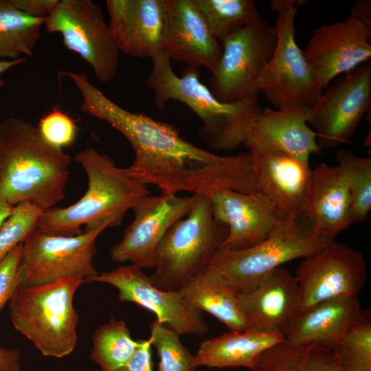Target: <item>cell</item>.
Masks as SVG:
<instances>
[{
    "instance_id": "obj_18",
    "label": "cell",
    "mask_w": 371,
    "mask_h": 371,
    "mask_svg": "<svg viewBox=\"0 0 371 371\" xmlns=\"http://www.w3.org/2000/svg\"><path fill=\"white\" fill-rule=\"evenodd\" d=\"M308 108L298 104L262 107L245 126L242 145L249 150H278L310 168L311 155L322 149L308 124Z\"/></svg>"
},
{
    "instance_id": "obj_33",
    "label": "cell",
    "mask_w": 371,
    "mask_h": 371,
    "mask_svg": "<svg viewBox=\"0 0 371 371\" xmlns=\"http://www.w3.org/2000/svg\"><path fill=\"white\" fill-rule=\"evenodd\" d=\"M179 335L157 319L150 323V336L159 358L158 371H196L195 356L183 344Z\"/></svg>"
},
{
    "instance_id": "obj_5",
    "label": "cell",
    "mask_w": 371,
    "mask_h": 371,
    "mask_svg": "<svg viewBox=\"0 0 371 371\" xmlns=\"http://www.w3.org/2000/svg\"><path fill=\"white\" fill-rule=\"evenodd\" d=\"M85 283L82 278L72 277L36 286L19 285L8 302L14 328L43 356L62 358L74 351L79 316L73 300Z\"/></svg>"
},
{
    "instance_id": "obj_15",
    "label": "cell",
    "mask_w": 371,
    "mask_h": 371,
    "mask_svg": "<svg viewBox=\"0 0 371 371\" xmlns=\"http://www.w3.org/2000/svg\"><path fill=\"white\" fill-rule=\"evenodd\" d=\"M94 282L115 286L120 302H133L151 311L159 322L167 324L179 335L202 336L210 330L203 313L190 306L181 291L158 288L149 276L133 265L99 273L91 281Z\"/></svg>"
},
{
    "instance_id": "obj_7",
    "label": "cell",
    "mask_w": 371,
    "mask_h": 371,
    "mask_svg": "<svg viewBox=\"0 0 371 371\" xmlns=\"http://www.w3.org/2000/svg\"><path fill=\"white\" fill-rule=\"evenodd\" d=\"M335 240L319 233L303 215L282 223L261 243L244 249H219L207 267L238 292L254 286L282 264L306 258Z\"/></svg>"
},
{
    "instance_id": "obj_32",
    "label": "cell",
    "mask_w": 371,
    "mask_h": 371,
    "mask_svg": "<svg viewBox=\"0 0 371 371\" xmlns=\"http://www.w3.org/2000/svg\"><path fill=\"white\" fill-rule=\"evenodd\" d=\"M333 351L343 371H371V311L362 309Z\"/></svg>"
},
{
    "instance_id": "obj_30",
    "label": "cell",
    "mask_w": 371,
    "mask_h": 371,
    "mask_svg": "<svg viewBox=\"0 0 371 371\" xmlns=\"http://www.w3.org/2000/svg\"><path fill=\"white\" fill-rule=\"evenodd\" d=\"M335 156L350 194L352 223L364 222L371 210V158L343 148Z\"/></svg>"
},
{
    "instance_id": "obj_24",
    "label": "cell",
    "mask_w": 371,
    "mask_h": 371,
    "mask_svg": "<svg viewBox=\"0 0 371 371\" xmlns=\"http://www.w3.org/2000/svg\"><path fill=\"white\" fill-rule=\"evenodd\" d=\"M362 310L358 297H341L318 302L300 312L284 334L292 344H318L333 350Z\"/></svg>"
},
{
    "instance_id": "obj_8",
    "label": "cell",
    "mask_w": 371,
    "mask_h": 371,
    "mask_svg": "<svg viewBox=\"0 0 371 371\" xmlns=\"http://www.w3.org/2000/svg\"><path fill=\"white\" fill-rule=\"evenodd\" d=\"M303 1L271 0V10L277 14L273 25L276 45L273 56L260 76L256 89L276 109L289 104L313 106L324 89L295 41V18Z\"/></svg>"
},
{
    "instance_id": "obj_35",
    "label": "cell",
    "mask_w": 371,
    "mask_h": 371,
    "mask_svg": "<svg viewBox=\"0 0 371 371\" xmlns=\"http://www.w3.org/2000/svg\"><path fill=\"white\" fill-rule=\"evenodd\" d=\"M37 127L47 142L60 149L71 146L77 136L75 121L56 107L40 120Z\"/></svg>"
},
{
    "instance_id": "obj_3",
    "label": "cell",
    "mask_w": 371,
    "mask_h": 371,
    "mask_svg": "<svg viewBox=\"0 0 371 371\" xmlns=\"http://www.w3.org/2000/svg\"><path fill=\"white\" fill-rule=\"evenodd\" d=\"M75 160L87 175V190L69 206L43 211L36 228L42 233L71 236L82 234V227L88 232L118 226L127 212L150 194L146 185L91 146L78 151Z\"/></svg>"
},
{
    "instance_id": "obj_12",
    "label": "cell",
    "mask_w": 371,
    "mask_h": 371,
    "mask_svg": "<svg viewBox=\"0 0 371 371\" xmlns=\"http://www.w3.org/2000/svg\"><path fill=\"white\" fill-rule=\"evenodd\" d=\"M336 78L308 108V124L321 149L350 142L370 109V61Z\"/></svg>"
},
{
    "instance_id": "obj_6",
    "label": "cell",
    "mask_w": 371,
    "mask_h": 371,
    "mask_svg": "<svg viewBox=\"0 0 371 371\" xmlns=\"http://www.w3.org/2000/svg\"><path fill=\"white\" fill-rule=\"evenodd\" d=\"M194 196L188 214L169 229L157 247L155 271L149 276L162 290L180 291L208 266L227 236V227L213 215L210 197Z\"/></svg>"
},
{
    "instance_id": "obj_1",
    "label": "cell",
    "mask_w": 371,
    "mask_h": 371,
    "mask_svg": "<svg viewBox=\"0 0 371 371\" xmlns=\"http://www.w3.org/2000/svg\"><path fill=\"white\" fill-rule=\"evenodd\" d=\"M77 89L81 111L107 122L131 144L134 160L126 170L138 181L161 192L209 197L217 190L246 188L250 173L243 154L219 155L199 148L175 126L119 106L89 79L80 81Z\"/></svg>"
},
{
    "instance_id": "obj_34",
    "label": "cell",
    "mask_w": 371,
    "mask_h": 371,
    "mask_svg": "<svg viewBox=\"0 0 371 371\" xmlns=\"http://www.w3.org/2000/svg\"><path fill=\"white\" fill-rule=\"evenodd\" d=\"M43 212L27 202L13 207L10 215L0 227V262L37 228Z\"/></svg>"
},
{
    "instance_id": "obj_31",
    "label": "cell",
    "mask_w": 371,
    "mask_h": 371,
    "mask_svg": "<svg viewBox=\"0 0 371 371\" xmlns=\"http://www.w3.org/2000/svg\"><path fill=\"white\" fill-rule=\"evenodd\" d=\"M209 27L222 41L260 16L254 0H194Z\"/></svg>"
},
{
    "instance_id": "obj_14",
    "label": "cell",
    "mask_w": 371,
    "mask_h": 371,
    "mask_svg": "<svg viewBox=\"0 0 371 371\" xmlns=\"http://www.w3.org/2000/svg\"><path fill=\"white\" fill-rule=\"evenodd\" d=\"M194 198V194L179 196L161 192L142 199L132 209L134 218L121 240L111 248V259L130 262L142 269L154 268L157 245L169 229L188 214Z\"/></svg>"
},
{
    "instance_id": "obj_25",
    "label": "cell",
    "mask_w": 371,
    "mask_h": 371,
    "mask_svg": "<svg viewBox=\"0 0 371 371\" xmlns=\"http://www.w3.org/2000/svg\"><path fill=\"white\" fill-rule=\"evenodd\" d=\"M282 333L250 328L205 339L195 356L196 366L254 368L268 349L284 341Z\"/></svg>"
},
{
    "instance_id": "obj_16",
    "label": "cell",
    "mask_w": 371,
    "mask_h": 371,
    "mask_svg": "<svg viewBox=\"0 0 371 371\" xmlns=\"http://www.w3.org/2000/svg\"><path fill=\"white\" fill-rule=\"evenodd\" d=\"M318 84L325 89L339 76L370 61L371 25L350 16L313 31L303 50Z\"/></svg>"
},
{
    "instance_id": "obj_2",
    "label": "cell",
    "mask_w": 371,
    "mask_h": 371,
    "mask_svg": "<svg viewBox=\"0 0 371 371\" xmlns=\"http://www.w3.org/2000/svg\"><path fill=\"white\" fill-rule=\"evenodd\" d=\"M71 157L47 142L37 126L19 117L0 122V202L30 203L43 211L65 196Z\"/></svg>"
},
{
    "instance_id": "obj_17",
    "label": "cell",
    "mask_w": 371,
    "mask_h": 371,
    "mask_svg": "<svg viewBox=\"0 0 371 371\" xmlns=\"http://www.w3.org/2000/svg\"><path fill=\"white\" fill-rule=\"evenodd\" d=\"M210 199L214 218L228 229L221 249L240 250L254 247L287 221L260 191L217 190Z\"/></svg>"
},
{
    "instance_id": "obj_21",
    "label": "cell",
    "mask_w": 371,
    "mask_h": 371,
    "mask_svg": "<svg viewBox=\"0 0 371 371\" xmlns=\"http://www.w3.org/2000/svg\"><path fill=\"white\" fill-rule=\"evenodd\" d=\"M238 293L252 328L284 335L300 312L298 282L283 266L252 288Z\"/></svg>"
},
{
    "instance_id": "obj_39",
    "label": "cell",
    "mask_w": 371,
    "mask_h": 371,
    "mask_svg": "<svg viewBox=\"0 0 371 371\" xmlns=\"http://www.w3.org/2000/svg\"><path fill=\"white\" fill-rule=\"evenodd\" d=\"M21 352L18 349L0 347V371H20Z\"/></svg>"
},
{
    "instance_id": "obj_9",
    "label": "cell",
    "mask_w": 371,
    "mask_h": 371,
    "mask_svg": "<svg viewBox=\"0 0 371 371\" xmlns=\"http://www.w3.org/2000/svg\"><path fill=\"white\" fill-rule=\"evenodd\" d=\"M276 41L274 27L259 16L221 41V55L210 79L212 94L225 103L258 95L256 84Z\"/></svg>"
},
{
    "instance_id": "obj_22",
    "label": "cell",
    "mask_w": 371,
    "mask_h": 371,
    "mask_svg": "<svg viewBox=\"0 0 371 371\" xmlns=\"http://www.w3.org/2000/svg\"><path fill=\"white\" fill-rule=\"evenodd\" d=\"M248 152L259 190L272 202L282 218L292 221L303 216L311 168L278 150Z\"/></svg>"
},
{
    "instance_id": "obj_37",
    "label": "cell",
    "mask_w": 371,
    "mask_h": 371,
    "mask_svg": "<svg viewBox=\"0 0 371 371\" xmlns=\"http://www.w3.org/2000/svg\"><path fill=\"white\" fill-rule=\"evenodd\" d=\"M151 339H143L128 362L117 371H154Z\"/></svg>"
},
{
    "instance_id": "obj_26",
    "label": "cell",
    "mask_w": 371,
    "mask_h": 371,
    "mask_svg": "<svg viewBox=\"0 0 371 371\" xmlns=\"http://www.w3.org/2000/svg\"><path fill=\"white\" fill-rule=\"evenodd\" d=\"M180 291L190 306L212 315L230 330L252 328L238 291L207 267L192 278Z\"/></svg>"
},
{
    "instance_id": "obj_38",
    "label": "cell",
    "mask_w": 371,
    "mask_h": 371,
    "mask_svg": "<svg viewBox=\"0 0 371 371\" xmlns=\"http://www.w3.org/2000/svg\"><path fill=\"white\" fill-rule=\"evenodd\" d=\"M11 3L25 14L45 19L54 9L58 0H10Z\"/></svg>"
},
{
    "instance_id": "obj_11",
    "label": "cell",
    "mask_w": 371,
    "mask_h": 371,
    "mask_svg": "<svg viewBox=\"0 0 371 371\" xmlns=\"http://www.w3.org/2000/svg\"><path fill=\"white\" fill-rule=\"evenodd\" d=\"M104 229L67 236L35 229L22 243L19 265L21 285L36 286L72 277L91 282L99 273L93 265L95 241Z\"/></svg>"
},
{
    "instance_id": "obj_29",
    "label": "cell",
    "mask_w": 371,
    "mask_h": 371,
    "mask_svg": "<svg viewBox=\"0 0 371 371\" xmlns=\"http://www.w3.org/2000/svg\"><path fill=\"white\" fill-rule=\"evenodd\" d=\"M90 359L102 371H117L131 359L143 339L135 340L123 319L111 317L93 334Z\"/></svg>"
},
{
    "instance_id": "obj_13",
    "label": "cell",
    "mask_w": 371,
    "mask_h": 371,
    "mask_svg": "<svg viewBox=\"0 0 371 371\" xmlns=\"http://www.w3.org/2000/svg\"><path fill=\"white\" fill-rule=\"evenodd\" d=\"M367 273L362 253L335 240L304 258L295 274L300 290V312L326 300L358 297Z\"/></svg>"
},
{
    "instance_id": "obj_40",
    "label": "cell",
    "mask_w": 371,
    "mask_h": 371,
    "mask_svg": "<svg viewBox=\"0 0 371 371\" xmlns=\"http://www.w3.org/2000/svg\"><path fill=\"white\" fill-rule=\"evenodd\" d=\"M349 16L371 25V1L370 0L356 1Z\"/></svg>"
},
{
    "instance_id": "obj_4",
    "label": "cell",
    "mask_w": 371,
    "mask_h": 371,
    "mask_svg": "<svg viewBox=\"0 0 371 371\" xmlns=\"http://www.w3.org/2000/svg\"><path fill=\"white\" fill-rule=\"evenodd\" d=\"M151 60L146 82L157 108H164L169 100L187 105L202 122L201 137L215 150H231L242 145L245 126L262 108L258 95L232 103L220 102L201 82L198 69L186 67L179 76L164 52Z\"/></svg>"
},
{
    "instance_id": "obj_23",
    "label": "cell",
    "mask_w": 371,
    "mask_h": 371,
    "mask_svg": "<svg viewBox=\"0 0 371 371\" xmlns=\"http://www.w3.org/2000/svg\"><path fill=\"white\" fill-rule=\"evenodd\" d=\"M303 215L332 240L352 224L350 194L338 166L323 163L311 170Z\"/></svg>"
},
{
    "instance_id": "obj_27",
    "label": "cell",
    "mask_w": 371,
    "mask_h": 371,
    "mask_svg": "<svg viewBox=\"0 0 371 371\" xmlns=\"http://www.w3.org/2000/svg\"><path fill=\"white\" fill-rule=\"evenodd\" d=\"M248 371H343L333 350L318 344L284 341L266 350Z\"/></svg>"
},
{
    "instance_id": "obj_10",
    "label": "cell",
    "mask_w": 371,
    "mask_h": 371,
    "mask_svg": "<svg viewBox=\"0 0 371 371\" xmlns=\"http://www.w3.org/2000/svg\"><path fill=\"white\" fill-rule=\"evenodd\" d=\"M43 27L49 34H59L65 47L91 66L100 82L116 76L120 51L101 8L93 1L58 0Z\"/></svg>"
},
{
    "instance_id": "obj_19",
    "label": "cell",
    "mask_w": 371,
    "mask_h": 371,
    "mask_svg": "<svg viewBox=\"0 0 371 371\" xmlns=\"http://www.w3.org/2000/svg\"><path fill=\"white\" fill-rule=\"evenodd\" d=\"M105 3L120 52L152 59L164 52L168 0H106Z\"/></svg>"
},
{
    "instance_id": "obj_41",
    "label": "cell",
    "mask_w": 371,
    "mask_h": 371,
    "mask_svg": "<svg viewBox=\"0 0 371 371\" xmlns=\"http://www.w3.org/2000/svg\"><path fill=\"white\" fill-rule=\"evenodd\" d=\"M26 58L15 60H0V90L5 86V81L1 79V75L10 69L25 63Z\"/></svg>"
},
{
    "instance_id": "obj_20",
    "label": "cell",
    "mask_w": 371,
    "mask_h": 371,
    "mask_svg": "<svg viewBox=\"0 0 371 371\" xmlns=\"http://www.w3.org/2000/svg\"><path fill=\"white\" fill-rule=\"evenodd\" d=\"M164 52L187 67H204L212 73L222 52L194 0H168Z\"/></svg>"
},
{
    "instance_id": "obj_36",
    "label": "cell",
    "mask_w": 371,
    "mask_h": 371,
    "mask_svg": "<svg viewBox=\"0 0 371 371\" xmlns=\"http://www.w3.org/2000/svg\"><path fill=\"white\" fill-rule=\"evenodd\" d=\"M22 243L0 262V313L21 285L19 265Z\"/></svg>"
},
{
    "instance_id": "obj_28",
    "label": "cell",
    "mask_w": 371,
    "mask_h": 371,
    "mask_svg": "<svg viewBox=\"0 0 371 371\" xmlns=\"http://www.w3.org/2000/svg\"><path fill=\"white\" fill-rule=\"evenodd\" d=\"M43 20L25 14L10 0H0V60L32 56L41 38Z\"/></svg>"
},
{
    "instance_id": "obj_42",
    "label": "cell",
    "mask_w": 371,
    "mask_h": 371,
    "mask_svg": "<svg viewBox=\"0 0 371 371\" xmlns=\"http://www.w3.org/2000/svg\"><path fill=\"white\" fill-rule=\"evenodd\" d=\"M12 209V206L0 202V227L10 215Z\"/></svg>"
}]
</instances>
